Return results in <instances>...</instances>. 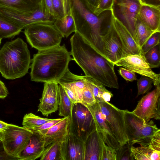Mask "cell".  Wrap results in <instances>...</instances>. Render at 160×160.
<instances>
[{"instance_id": "38", "label": "cell", "mask_w": 160, "mask_h": 160, "mask_svg": "<svg viewBox=\"0 0 160 160\" xmlns=\"http://www.w3.org/2000/svg\"><path fill=\"white\" fill-rule=\"evenodd\" d=\"M58 84L61 85L63 87L66 94L73 104L80 103L76 89L72 85L67 82H62Z\"/></svg>"}, {"instance_id": "1", "label": "cell", "mask_w": 160, "mask_h": 160, "mask_svg": "<svg viewBox=\"0 0 160 160\" xmlns=\"http://www.w3.org/2000/svg\"><path fill=\"white\" fill-rule=\"evenodd\" d=\"M71 55L89 77L105 86L118 89L114 64L98 53L77 32L70 39Z\"/></svg>"}, {"instance_id": "13", "label": "cell", "mask_w": 160, "mask_h": 160, "mask_svg": "<svg viewBox=\"0 0 160 160\" xmlns=\"http://www.w3.org/2000/svg\"><path fill=\"white\" fill-rule=\"evenodd\" d=\"M122 66L142 76L148 77L156 87L160 85V74L154 72L146 61L143 55L133 54L123 58L113 63Z\"/></svg>"}, {"instance_id": "31", "label": "cell", "mask_w": 160, "mask_h": 160, "mask_svg": "<svg viewBox=\"0 0 160 160\" xmlns=\"http://www.w3.org/2000/svg\"><path fill=\"white\" fill-rule=\"evenodd\" d=\"M52 119L43 118L37 116L32 113L25 114L23 119L22 125L23 127L30 130L39 126Z\"/></svg>"}, {"instance_id": "12", "label": "cell", "mask_w": 160, "mask_h": 160, "mask_svg": "<svg viewBox=\"0 0 160 160\" xmlns=\"http://www.w3.org/2000/svg\"><path fill=\"white\" fill-rule=\"evenodd\" d=\"M160 86L159 85L152 91L144 96L139 101L131 112L144 121L152 119H160Z\"/></svg>"}, {"instance_id": "22", "label": "cell", "mask_w": 160, "mask_h": 160, "mask_svg": "<svg viewBox=\"0 0 160 160\" xmlns=\"http://www.w3.org/2000/svg\"><path fill=\"white\" fill-rule=\"evenodd\" d=\"M66 160H84V142L69 132L66 141Z\"/></svg>"}, {"instance_id": "10", "label": "cell", "mask_w": 160, "mask_h": 160, "mask_svg": "<svg viewBox=\"0 0 160 160\" xmlns=\"http://www.w3.org/2000/svg\"><path fill=\"white\" fill-rule=\"evenodd\" d=\"M95 128L92 116L87 108L81 103L74 104L71 118L69 132L84 142Z\"/></svg>"}, {"instance_id": "9", "label": "cell", "mask_w": 160, "mask_h": 160, "mask_svg": "<svg viewBox=\"0 0 160 160\" xmlns=\"http://www.w3.org/2000/svg\"><path fill=\"white\" fill-rule=\"evenodd\" d=\"M98 102L102 113L120 145L127 144L128 138L124 110L119 109L108 102Z\"/></svg>"}, {"instance_id": "41", "label": "cell", "mask_w": 160, "mask_h": 160, "mask_svg": "<svg viewBox=\"0 0 160 160\" xmlns=\"http://www.w3.org/2000/svg\"><path fill=\"white\" fill-rule=\"evenodd\" d=\"M55 19L61 18L65 16L62 0H52Z\"/></svg>"}, {"instance_id": "27", "label": "cell", "mask_w": 160, "mask_h": 160, "mask_svg": "<svg viewBox=\"0 0 160 160\" xmlns=\"http://www.w3.org/2000/svg\"><path fill=\"white\" fill-rule=\"evenodd\" d=\"M58 87L59 95L58 115L64 118L69 117L71 118L74 104L68 97L63 87L60 84Z\"/></svg>"}, {"instance_id": "32", "label": "cell", "mask_w": 160, "mask_h": 160, "mask_svg": "<svg viewBox=\"0 0 160 160\" xmlns=\"http://www.w3.org/2000/svg\"><path fill=\"white\" fill-rule=\"evenodd\" d=\"M85 76L86 83L92 91L96 102L103 101V95L108 90L101 83L89 77Z\"/></svg>"}, {"instance_id": "16", "label": "cell", "mask_w": 160, "mask_h": 160, "mask_svg": "<svg viewBox=\"0 0 160 160\" xmlns=\"http://www.w3.org/2000/svg\"><path fill=\"white\" fill-rule=\"evenodd\" d=\"M112 21L107 32L102 36V40L106 58L113 63L122 58V48Z\"/></svg>"}, {"instance_id": "17", "label": "cell", "mask_w": 160, "mask_h": 160, "mask_svg": "<svg viewBox=\"0 0 160 160\" xmlns=\"http://www.w3.org/2000/svg\"><path fill=\"white\" fill-rule=\"evenodd\" d=\"M112 22L122 46V58L133 54L144 55L141 48L127 28L114 18Z\"/></svg>"}, {"instance_id": "23", "label": "cell", "mask_w": 160, "mask_h": 160, "mask_svg": "<svg viewBox=\"0 0 160 160\" xmlns=\"http://www.w3.org/2000/svg\"><path fill=\"white\" fill-rule=\"evenodd\" d=\"M41 0H0V7L18 12H29L39 8Z\"/></svg>"}, {"instance_id": "8", "label": "cell", "mask_w": 160, "mask_h": 160, "mask_svg": "<svg viewBox=\"0 0 160 160\" xmlns=\"http://www.w3.org/2000/svg\"><path fill=\"white\" fill-rule=\"evenodd\" d=\"M32 134L31 131L23 127L8 124L2 132L1 140L7 152L18 158Z\"/></svg>"}, {"instance_id": "52", "label": "cell", "mask_w": 160, "mask_h": 160, "mask_svg": "<svg viewBox=\"0 0 160 160\" xmlns=\"http://www.w3.org/2000/svg\"><path fill=\"white\" fill-rule=\"evenodd\" d=\"M2 39L0 37V45L1 43V42Z\"/></svg>"}, {"instance_id": "7", "label": "cell", "mask_w": 160, "mask_h": 160, "mask_svg": "<svg viewBox=\"0 0 160 160\" xmlns=\"http://www.w3.org/2000/svg\"><path fill=\"white\" fill-rule=\"evenodd\" d=\"M142 4L140 0H114L111 10L113 17L127 28L138 44L136 23Z\"/></svg>"}, {"instance_id": "39", "label": "cell", "mask_w": 160, "mask_h": 160, "mask_svg": "<svg viewBox=\"0 0 160 160\" xmlns=\"http://www.w3.org/2000/svg\"><path fill=\"white\" fill-rule=\"evenodd\" d=\"M62 118L52 119L50 121L45 123L38 127H35L30 130L32 132H37L43 136L51 127L61 121Z\"/></svg>"}, {"instance_id": "30", "label": "cell", "mask_w": 160, "mask_h": 160, "mask_svg": "<svg viewBox=\"0 0 160 160\" xmlns=\"http://www.w3.org/2000/svg\"><path fill=\"white\" fill-rule=\"evenodd\" d=\"M136 28L138 44L141 48L155 32L152 31L146 26L138 16L136 21Z\"/></svg>"}, {"instance_id": "24", "label": "cell", "mask_w": 160, "mask_h": 160, "mask_svg": "<svg viewBox=\"0 0 160 160\" xmlns=\"http://www.w3.org/2000/svg\"><path fill=\"white\" fill-rule=\"evenodd\" d=\"M66 141H57L47 146L40 158V160H66Z\"/></svg>"}, {"instance_id": "35", "label": "cell", "mask_w": 160, "mask_h": 160, "mask_svg": "<svg viewBox=\"0 0 160 160\" xmlns=\"http://www.w3.org/2000/svg\"><path fill=\"white\" fill-rule=\"evenodd\" d=\"M160 32L154 33L141 48L143 54L144 55L149 50L160 44Z\"/></svg>"}, {"instance_id": "15", "label": "cell", "mask_w": 160, "mask_h": 160, "mask_svg": "<svg viewBox=\"0 0 160 160\" xmlns=\"http://www.w3.org/2000/svg\"><path fill=\"white\" fill-rule=\"evenodd\" d=\"M58 83L55 81L44 82V88L38 112L48 117L56 112L59 106V95Z\"/></svg>"}, {"instance_id": "14", "label": "cell", "mask_w": 160, "mask_h": 160, "mask_svg": "<svg viewBox=\"0 0 160 160\" xmlns=\"http://www.w3.org/2000/svg\"><path fill=\"white\" fill-rule=\"evenodd\" d=\"M86 107L91 114L96 130L102 136L104 142L116 151L118 150L121 146L102 113L98 102Z\"/></svg>"}, {"instance_id": "28", "label": "cell", "mask_w": 160, "mask_h": 160, "mask_svg": "<svg viewBox=\"0 0 160 160\" xmlns=\"http://www.w3.org/2000/svg\"><path fill=\"white\" fill-rule=\"evenodd\" d=\"M53 24L64 38L68 37L72 33L76 31L74 21L71 14L55 19Z\"/></svg>"}, {"instance_id": "19", "label": "cell", "mask_w": 160, "mask_h": 160, "mask_svg": "<svg viewBox=\"0 0 160 160\" xmlns=\"http://www.w3.org/2000/svg\"><path fill=\"white\" fill-rule=\"evenodd\" d=\"M70 122V117H64L61 121L48 129L43 136L45 147L54 142H65L69 133Z\"/></svg>"}, {"instance_id": "49", "label": "cell", "mask_w": 160, "mask_h": 160, "mask_svg": "<svg viewBox=\"0 0 160 160\" xmlns=\"http://www.w3.org/2000/svg\"><path fill=\"white\" fill-rule=\"evenodd\" d=\"M62 1L64 6L65 16L71 14L69 0H62Z\"/></svg>"}, {"instance_id": "4", "label": "cell", "mask_w": 160, "mask_h": 160, "mask_svg": "<svg viewBox=\"0 0 160 160\" xmlns=\"http://www.w3.org/2000/svg\"><path fill=\"white\" fill-rule=\"evenodd\" d=\"M31 62L27 45L19 38L6 42L0 50V72L6 79L13 80L25 76Z\"/></svg>"}, {"instance_id": "2", "label": "cell", "mask_w": 160, "mask_h": 160, "mask_svg": "<svg viewBox=\"0 0 160 160\" xmlns=\"http://www.w3.org/2000/svg\"><path fill=\"white\" fill-rule=\"evenodd\" d=\"M70 14L77 32L101 56L106 58L102 36L107 31L112 22L111 10L98 15L90 8L85 0H69Z\"/></svg>"}, {"instance_id": "42", "label": "cell", "mask_w": 160, "mask_h": 160, "mask_svg": "<svg viewBox=\"0 0 160 160\" xmlns=\"http://www.w3.org/2000/svg\"><path fill=\"white\" fill-rule=\"evenodd\" d=\"M113 1L114 0H100L94 13L98 15L104 11L111 10Z\"/></svg>"}, {"instance_id": "18", "label": "cell", "mask_w": 160, "mask_h": 160, "mask_svg": "<svg viewBox=\"0 0 160 160\" xmlns=\"http://www.w3.org/2000/svg\"><path fill=\"white\" fill-rule=\"evenodd\" d=\"M43 136L33 132L29 141L18 157L19 160H34L40 158L45 149Z\"/></svg>"}, {"instance_id": "48", "label": "cell", "mask_w": 160, "mask_h": 160, "mask_svg": "<svg viewBox=\"0 0 160 160\" xmlns=\"http://www.w3.org/2000/svg\"><path fill=\"white\" fill-rule=\"evenodd\" d=\"M90 8L94 12L100 0H85Z\"/></svg>"}, {"instance_id": "50", "label": "cell", "mask_w": 160, "mask_h": 160, "mask_svg": "<svg viewBox=\"0 0 160 160\" xmlns=\"http://www.w3.org/2000/svg\"><path fill=\"white\" fill-rule=\"evenodd\" d=\"M8 123L0 120V129L3 132V131L6 128Z\"/></svg>"}, {"instance_id": "40", "label": "cell", "mask_w": 160, "mask_h": 160, "mask_svg": "<svg viewBox=\"0 0 160 160\" xmlns=\"http://www.w3.org/2000/svg\"><path fill=\"white\" fill-rule=\"evenodd\" d=\"M127 143L121 146L117 151V160H133L130 147Z\"/></svg>"}, {"instance_id": "47", "label": "cell", "mask_w": 160, "mask_h": 160, "mask_svg": "<svg viewBox=\"0 0 160 160\" xmlns=\"http://www.w3.org/2000/svg\"><path fill=\"white\" fill-rule=\"evenodd\" d=\"M8 94V91L4 83L0 80V98H5Z\"/></svg>"}, {"instance_id": "44", "label": "cell", "mask_w": 160, "mask_h": 160, "mask_svg": "<svg viewBox=\"0 0 160 160\" xmlns=\"http://www.w3.org/2000/svg\"><path fill=\"white\" fill-rule=\"evenodd\" d=\"M40 6L46 14L54 18L52 0H41Z\"/></svg>"}, {"instance_id": "21", "label": "cell", "mask_w": 160, "mask_h": 160, "mask_svg": "<svg viewBox=\"0 0 160 160\" xmlns=\"http://www.w3.org/2000/svg\"><path fill=\"white\" fill-rule=\"evenodd\" d=\"M138 16L152 31L160 32V8L142 4Z\"/></svg>"}, {"instance_id": "37", "label": "cell", "mask_w": 160, "mask_h": 160, "mask_svg": "<svg viewBox=\"0 0 160 160\" xmlns=\"http://www.w3.org/2000/svg\"><path fill=\"white\" fill-rule=\"evenodd\" d=\"M100 160H117V151L103 142Z\"/></svg>"}, {"instance_id": "36", "label": "cell", "mask_w": 160, "mask_h": 160, "mask_svg": "<svg viewBox=\"0 0 160 160\" xmlns=\"http://www.w3.org/2000/svg\"><path fill=\"white\" fill-rule=\"evenodd\" d=\"M96 102L92 91L86 83V87L82 91L81 103L87 106L92 105Z\"/></svg>"}, {"instance_id": "20", "label": "cell", "mask_w": 160, "mask_h": 160, "mask_svg": "<svg viewBox=\"0 0 160 160\" xmlns=\"http://www.w3.org/2000/svg\"><path fill=\"white\" fill-rule=\"evenodd\" d=\"M103 142L102 136L95 128L84 142V160H100Z\"/></svg>"}, {"instance_id": "34", "label": "cell", "mask_w": 160, "mask_h": 160, "mask_svg": "<svg viewBox=\"0 0 160 160\" xmlns=\"http://www.w3.org/2000/svg\"><path fill=\"white\" fill-rule=\"evenodd\" d=\"M152 80L150 78L142 76L137 80L138 93L137 97L147 92L152 87Z\"/></svg>"}, {"instance_id": "29", "label": "cell", "mask_w": 160, "mask_h": 160, "mask_svg": "<svg viewBox=\"0 0 160 160\" xmlns=\"http://www.w3.org/2000/svg\"><path fill=\"white\" fill-rule=\"evenodd\" d=\"M130 150L133 160H151V154L153 152L160 151L156 150L150 144L138 147L132 145L130 147Z\"/></svg>"}, {"instance_id": "51", "label": "cell", "mask_w": 160, "mask_h": 160, "mask_svg": "<svg viewBox=\"0 0 160 160\" xmlns=\"http://www.w3.org/2000/svg\"><path fill=\"white\" fill-rule=\"evenodd\" d=\"M2 132L0 129V140L2 139Z\"/></svg>"}, {"instance_id": "5", "label": "cell", "mask_w": 160, "mask_h": 160, "mask_svg": "<svg viewBox=\"0 0 160 160\" xmlns=\"http://www.w3.org/2000/svg\"><path fill=\"white\" fill-rule=\"evenodd\" d=\"M24 29L27 42L32 48L38 50L60 45L64 38L53 24L37 23Z\"/></svg>"}, {"instance_id": "26", "label": "cell", "mask_w": 160, "mask_h": 160, "mask_svg": "<svg viewBox=\"0 0 160 160\" xmlns=\"http://www.w3.org/2000/svg\"><path fill=\"white\" fill-rule=\"evenodd\" d=\"M23 29L18 25L0 15V37L3 38H13Z\"/></svg>"}, {"instance_id": "11", "label": "cell", "mask_w": 160, "mask_h": 160, "mask_svg": "<svg viewBox=\"0 0 160 160\" xmlns=\"http://www.w3.org/2000/svg\"><path fill=\"white\" fill-rule=\"evenodd\" d=\"M0 15L13 22L23 29L37 23H54L53 17L46 14L40 6L35 11L23 12L0 7Z\"/></svg>"}, {"instance_id": "43", "label": "cell", "mask_w": 160, "mask_h": 160, "mask_svg": "<svg viewBox=\"0 0 160 160\" xmlns=\"http://www.w3.org/2000/svg\"><path fill=\"white\" fill-rule=\"evenodd\" d=\"M119 74L128 81L137 80L136 73L125 68L120 67L118 70Z\"/></svg>"}, {"instance_id": "6", "label": "cell", "mask_w": 160, "mask_h": 160, "mask_svg": "<svg viewBox=\"0 0 160 160\" xmlns=\"http://www.w3.org/2000/svg\"><path fill=\"white\" fill-rule=\"evenodd\" d=\"M124 110L128 138L127 143L131 146L135 144L148 145L152 138L160 132V129L152 120L145 122L131 112Z\"/></svg>"}, {"instance_id": "25", "label": "cell", "mask_w": 160, "mask_h": 160, "mask_svg": "<svg viewBox=\"0 0 160 160\" xmlns=\"http://www.w3.org/2000/svg\"><path fill=\"white\" fill-rule=\"evenodd\" d=\"M57 82H68L72 84L75 88L80 103H81L82 91L86 85L85 76L75 75L72 73L68 68Z\"/></svg>"}, {"instance_id": "3", "label": "cell", "mask_w": 160, "mask_h": 160, "mask_svg": "<svg viewBox=\"0 0 160 160\" xmlns=\"http://www.w3.org/2000/svg\"><path fill=\"white\" fill-rule=\"evenodd\" d=\"M70 56L64 44L38 50L31 60V81L57 82L68 68L69 62L73 60Z\"/></svg>"}, {"instance_id": "33", "label": "cell", "mask_w": 160, "mask_h": 160, "mask_svg": "<svg viewBox=\"0 0 160 160\" xmlns=\"http://www.w3.org/2000/svg\"><path fill=\"white\" fill-rule=\"evenodd\" d=\"M144 56L151 68L159 67L160 65V44L149 50Z\"/></svg>"}, {"instance_id": "45", "label": "cell", "mask_w": 160, "mask_h": 160, "mask_svg": "<svg viewBox=\"0 0 160 160\" xmlns=\"http://www.w3.org/2000/svg\"><path fill=\"white\" fill-rule=\"evenodd\" d=\"M18 160V158L10 155L7 152L2 140H0V160Z\"/></svg>"}, {"instance_id": "46", "label": "cell", "mask_w": 160, "mask_h": 160, "mask_svg": "<svg viewBox=\"0 0 160 160\" xmlns=\"http://www.w3.org/2000/svg\"><path fill=\"white\" fill-rule=\"evenodd\" d=\"M142 4L160 8V0H140Z\"/></svg>"}]
</instances>
